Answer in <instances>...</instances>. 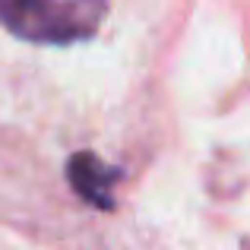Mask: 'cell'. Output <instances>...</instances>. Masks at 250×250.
Listing matches in <instances>:
<instances>
[{"label":"cell","instance_id":"obj_1","mask_svg":"<svg viewBox=\"0 0 250 250\" xmlns=\"http://www.w3.org/2000/svg\"><path fill=\"white\" fill-rule=\"evenodd\" d=\"M104 13V0H0V25L42 44H70L95 35Z\"/></svg>","mask_w":250,"mask_h":250},{"label":"cell","instance_id":"obj_2","mask_svg":"<svg viewBox=\"0 0 250 250\" xmlns=\"http://www.w3.org/2000/svg\"><path fill=\"white\" fill-rule=\"evenodd\" d=\"M67 177L85 203H92V206H98V209H114L111 187L121 181V171L104 165L95 152H76L73 159L67 162Z\"/></svg>","mask_w":250,"mask_h":250}]
</instances>
